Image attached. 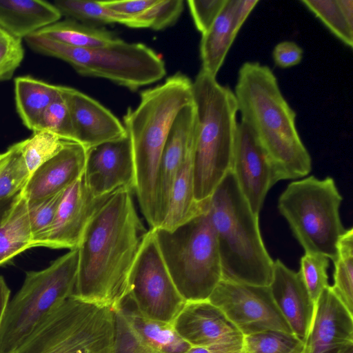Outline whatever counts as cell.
<instances>
[{
  "mask_svg": "<svg viewBox=\"0 0 353 353\" xmlns=\"http://www.w3.org/2000/svg\"><path fill=\"white\" fill-rule=\"evenodd\" d=\"M132 194L114 192L90 220L77 248L75 297L115 310L128 295L130 273L148 231Z\"/></svg>",
  "mask_w": 353,
  "mask_h": 353,
  "instance_id": "6da1fadb",
  "label": "cell"
},
{
  "mask_svg": "<svg viewBox=\"0 0 353 353\" xmlns=\"http://www.w3.org/2000/svg\"><path fill=\"white\" fill-rule=\"evenodd\" d=\"M86 149L80 143L66 141L62 150L39 167L22 190L27 201L42 199L65 190L83 176Z\"/></svg>",
  "mask_w": 353,
  "mask_h": 353,
  "instance_id": "44dd1931",
  "label": "cell"
},
{
  "mask_svg": "<svg viewBox=\"0 0 353 353\" xmlns=\"http://www.w3.org/2000/svg\"><path fill=\"white\" fill-rule=\"evenodd\" d=\"M350 345H353V314L329 285L315 303L303 353H338Z\"/></svg>",
  "mask_w": 353,
  "mask_h": 353,
  "instance_id": "e0dca14e",
  "label": "cell"
},
{
  "mask_svg": "<svg viewBox=\"0 0 353 353\" xmlns=\"http://www.w3.org/2000/svg\"><path fill=\"white\" fill-rule=\"evenodd\" d=\"M113 310L112 353H186L192 347L172 324L145 317L134 305L128 307L125 299Z\"/></svg>",
  "mask_w": 353,
  "mask_h": 353,
  "instance_id": "4fadbf2b",
  "label": "cell"
},
{
  "mask_svg": "<svg viewBox=\"0 0 353 353\" xmlns=\"http://www.w3.org/2000/svg\"><path fill=\"white\" fill-rule=\"evenodd\" d=\"M58 9L42 0H0V28L25 38L61 17Z\"/></svg>",
  "mask_w": 353,
  "mask_h": 353,
  "instance_id": "cb8c5ba5",
  "label": "cell"
},
{
  "mask_svg": "<svg viewBox=\"0 0 353 353\" xmlns=\"http://www.w3.org/2000/svg\"><path fill=\"white\" fill-rule=\"evenodd\" d=\"M60 91L70 113L75 141L86 150L127 134L121 121L95 99L70 87L60 85Z\"/></svg>",
  "mask_w": 353,
  "mask_h": 353,
  "instance_id": "d6986e66",
  "label": "cell"
},
{
  "mask_svg": "<svg viewBox=\"0 0 353 353\" xmlns=\"http://www.w3.org/2000/svg\"><path fill=\"white\" fill-rule=\"evenodd\" d=\"M329 259L316 253H306L300 260V274L314 304L321 292L329 286Z\"/></svg>",
  "mask_w": 353,
  "mask_h": 353,
  "instance_id": "d590c367",
  "label": "cell"
},
{
  "mask_svg": "<svg viewBox=\"0 0 353 353\" xmlns=\"http://www.w3.org/2000/svg\"><path fill=\"white\" fill-rule=\"evenodd\" d=\"M338 353H353V345L343 348Z\"/></svg>",
  "mask_w": 353,
  "mask_h": 353,
  "instance_id": "bcb514c9",
  "label": "cell"
},
{
  "mask_svg": "<svg viewBox=\"0 0 353 353\" xmlns=\"http://www.w3.org/2000/svg\"><path fill=\"white\" fill-rule=\"evenodd\" d=\"M30 176L17 143L0 153V201L23 190Z\"/></svg>",
  "mask_w": 353,
  "mask_h": 353,
  "instance_id": "4dcf8cb0",
  "label": "cell"
},
{
  "mask_svg": "<svg viewBox=\"0 0 353 353\" xmlns=\"http://www.w3.org/2000/svg\"><path fill=\"white\" fill-rule=\"evenodd\" d=\"M172 325L192 347L242 343L241 333L208 300L186 302Z\"/></svg>",
  "mask_w": 353,
  "mask_h": 353,
  "instance_id": "ac0fdd59",
  "label": "cell"
},
{
  "mask_svg": "<svg viewBox=\"0 0 353 353\" xmlns=\"http://www.w3.org/2000/svg\"><path fill=\"white\" fill-rule=\"evenodd\" d=\"M204 209L172 230L152 229L167 268L186 301L208 300L222 280L216 233Z\"/></svg>",
  "mask_w": 353,
  "mask_h": 353,
  "instance_id": "8992f818",
  "label": "cell"
},
{
  "mask_svg": "<svg viewBox=\"0 0 353 353\" xmlns=\"http://www.w3.org/2000/svg\"><path fill=\"white\" fill-rule=\"evenodd\" d=\"M236 0L226 3L210 28L202 34L200 42L201 70L216 77L237 35L233 14Z\"/></svg>",
  "mask_w": 353,
  "mask_h": 353,
  "instance_id": "d4e9b609",
  "label": "cell"
},
{
  "mask_svg": "<svg viewBox=\"0 0 353 353\" xmlns=\"http://www.w3.org/2000/svg\"><path fill=\"white\" fill-rule=\"evenodd\" d=\"M53 5L61 16L83 23L96 26L117 23L134 28L133 17L118 14L105 7L100 1L55 0Z\"/></svg>",
  "mask_w": 353,
  "mask_h": 353,
  "instance_id": "83f0119b",
  "label": "cell"
},
{
  "mask_svg": "<svg viewBox=\"0 0 353 353\" xmlns=\"http://www.w3.org/2000/svg\"><path fill=\"white\" fill-rule=\"evenodd\" d=\"M183 0H158L147 10L134 17L136 28L160 30L172 26L183 12Z\"/></svg>",
  "mask_w": 353,
  "mask_h": 353,
  "instance_id": "8d00e7d4",
  "label": "cell"
},
{
  "mask_svg": "<svg viewBox=\"0 0 353 353\" xmlns=\"http://www.w3.org/2000/svg\"><path fill=\"white\" fill-rule=\"evenodd\" d=\"M300 343L293 335L263 331L243 336L240 353H288Z\"/></svg>",
  "mask_w": 353,
  "mask_h": 353,
  "instance_id": "e575fe53",
  "label": "cell"
},
{
  "mask_svg": "<svg viewBox=\"0 0 353 353\" xmlns=\"http://www.w3.org/2000/svg\"><path fill=\"white\" fill-rule=\"evenodd\" d=\"M10 290L4 278L0 276V327L9 302Z\"/></svg>",
  "mask_w": 353,
  "mask_h": 353,
  "instance_id": "ee69618b",
  "label": "cell"
},
{
  "mask_svg": "<svg viewBox=\"0 0 353 353\" xmlns=\"http://www.w3.org/2000/svg\"><path fill=\"white\" fill-rule=\"evenodd\" d=\"M343 198L330 176H310L290 183L278 201V209L306 253L334 261L337 243L346 229L339 208Z\"/></svg>",
  "mask_w": 353,
  "mask_h": 353,
  "instance_id": "ba28073f",
  "label": "cell"
},
{
  "mask_svg": "<svg viewBox=\"0 0 353 353\" xmlns=\"http://www.w3.org/2000/svg\"><path fill=\"white\" fill-rule=\"evenodd\" d=\"M341 13L351 28L353 29V1L336 0Z\"/></svg>",
  "mask_w": 353,
  "mask_h": 353,
  "instance_id": "f6af8a7d",
  "label": "cell"
},
{
  "mask_svg": "<svg viewBox=\"0 0 353 353\" xmlns=\"http://www.w3.org/2000/svg\"><path fill=\"white\" fill-rule=\"evenodd\" d=\"M192 102V81L178 72L163 83L142 91L138 105L128 108L123 116L133 148L134 193L150 229L159 228L163 221L158 185L165 141L179 112Z\"/></svg>",
  "mask_w": 353,
  "mask_h": 353,
  "instance_id": "3957f363",
  "label": "cell"
},
{
  "mask_svg": "<svg viewBox=\"0 0 353 353\" xmlns=\"http://www.w3.org/2000/svg\"><path fill=\"white\" fill-rule=\"evenodd\" d=\"M83 179L96 197L136 188V171L132 141L127 133L123 137L86 150Z\"/></svg>",
  "mask_w": 353,
  "mask_h": 353,
  "instance_id": "9a60e30c",
  "label": "cell"
},
{
  "mask_svg": "<svg viewBox=\"0 0 353 353\" xmlns=\"http://www.w3.org/2000/svg\"><path fill=\"white\" fill-rule=\"evenodd\" d=\"M68 141L48 131H37L17 143L30 175L42 164L57 154Z\"/></svg>",
  "mask_w": 353,
  "mask_h": 353,
  "instance_id": "f546056e",
  "label": "cell"
},
{
  "mask_svg": "<svg viewBox=\"0 0 353 353\" xmlns=\"http://www.w3.org/2000/svg\"><path fill=\"white\" fill-rule=\"evenodd\" d=\"M128 284V296L134 307L150 319L172 324L186 303L170 274L152 229L143 238Z\"/></svg>",
  "mask_w": 353,
  "mask_h": 353,
  "instance_id": "8fae6325",
  "label": "cell"
},
{
  "mask_svg": "<svg viewBox=\"0 0 353 353\" xmlns=\"http://www.w3.org/2000/svg\"><path fill=\"white\" fill-rule=\"evenodd\" d=\"M208 301L243 336L269 330L294 336L275 304L269 286L221 280Z\"/></svg>",
  "mask_w": 353,
  "mask_h": 353,
  "instance_id": "7c38bea8",
  "label": "cell"
},
{
  "mask_svg": "<svg viewBox=\"0 0 353 353\" xmlns=\"http://www.w3.org/2000/svg\"><path fill=\"white\" fill-rule=\"evenodd\" d=\"M34 34L67 46L81 48L103 47L119 39L105 29L71 19L58 21L41 28Z\"/></svg>",
  "mask_w": 353,
  "mask_h": 353,
  "instance_id": "4316f807",
  "label": "cell"
},
{
  "mask_svg": "<svg viewBox=\"0 0 353 353\" xmlns=\"http://www.w3.org/2000/svg\"><path fill=\"white\" fill-rule=\"evenodd\" d=\"M234 94L244 123L266 151L282 180L312 170L311 157L296 126V113L284 98L272 70L248 61L239 68Z\"/></svg>",
  "mask_w": 353,
  "mask_h": 353,
  "instance_id": "7a4b0ae2",
  "label": "cell"
},
{
  "mask_svg": "<svg viewBox=\"0 0 353 353\" xmlns=\"http://www.w3.org/2000/svg\"><path fill=\"white\" fill-rule=\"evenodd\" d=\"M227 0H188V6L194 26L201 34L212 25Z\"/></svg>",
  "mask_w": 353,
  "mask_h": 353,
  "instance_id": "f35d334b",
  "label": "cell"
},
{
  "mask_svg": "<svg viewBox=\"0 0 353 353\" xmlns=\"http://www.w3.org/2000/svg\"><path fill=\"white\" fill-rule=\"evenodd\" d=\"M43 130L52 132L63 140L76 142L70 113L61 91L44 110L32 132Z\"/></svg>",
  "mask_w": 353,
  "mask_h": 353,
  "instance_id": "836d02e7",
  "label": "cell"
},
{
  "mask_svg": "<svg viewBox=\"0 0 353 353\" xmlns=\"http://www.w3.org/2000/svg\"><path fill=\"white\" fill-rule=\"evenodd\" d=\"M241 343L221 344L207 347H191L186 353H240Z\"/></svg>",
  "mask_w": 353,
  "mask_h": 353,
  "instance_id": "7bdbcfd3",
  "label": "cell"
},
{
  "mask_svg": "<svg viewBox=\"0 0 353 353\" xmlns=\"http://www.w3.org/2000/svg\"><path fill=\"white\" fill-rule=\"evenodd\" d=\"M24 57L21 39L0 28V81L10 80Z\"/></svg>",
  "mask_w": 353,
  "mask_h": 353,
  "instance_id": "74e56055",
  "label": "cell"
},
{
  "mask_svg": "<svg viewBox=\"0 0 353 353\" xmlns=\"http://www.w3.org/2000/svg\"><path fill=\"white\" fill-rule=\"evenodd\" d=\"M208 210L216 236L222 280L269 286L274 261L263 242L259 215L250 208L231 170L208 199Z\"/></svg>",
  "mask_w": 353,
  "mask_h": 353,
  "instance_id": "277c9868",
  "label": "cell"
},
{
  "mask_svg": "<svg viewBox=\"0 0 353 353\" xmlns=\"http://www.w3.org/2000/svg\"><path fill=\"white\" fill-rule=\"evenodd\" d=\"M269 288L275 304L294 336L304 343L311 326L315 304L300 272L290 269L276 259L274 261Z\"/></svg>",
  "mask_w": 353,
  "mask_h": 353,
  "instance_id": "ffe728a7",
  "label": "cell"
},
{
  "mask_svg": "<svg viewBox=\"0 0 353 353\" xmlns=\"http://www.w3.org/2000/svg\"><path fill=\"white\" fill-rule=\"evenodd\" d=\"M64 190L42 199L27 201L34 247H43Z\"/></svg>",
  "mask_w": 353,
  "mask_h": 353,
  "instance_id": "1f68e13d",
  "label": "cell"
},
{
  "mask_svg": "<svg viewBox=\"0 0 353 353\" xmlns=\"http://www.w3.org/2000/svg\"><path fill=\"white\" fill-rule=\"evenodd\" d=\"M110 195L94 196L83 176L71 184L63 193L43 247L70 250L78 248L90 220Z\"/></svg>",
  "mask_w": 353,
  "mask_h": 353,
  "instance_id": "2e32d148",
  "label": "cell"
},
{
  "mask_svg": "<svg viewBox=\"0 0 353 353\" xmlns=\"http://www.w3.org/2000/svg\"><path fill=\"white\" fill-rule=\"evenodd\" d=\"M114 310L72 295L10 353H112Z\"/></svg>",
  "mask_w": 353,
  "mask_h": 353,
  "instance_id": "30bf717a",
  "label": "cell"
},
{
  "mask_svg": "<svg viewBox=\"0 0 353 353\" xmlns=\"http://www.w3.org/2000/svg\"><path fill=\"white\" fill-rule=\"evenodd\" d=\"M301 3L345 46L353 47V29L343 17L336 0H301Z\"/></svg>",
  "mask_w": 353,
  "mask_h": 353,
  "instance_id": "d6a6232c",
  "label": "cell"
},
{
  "mask_svg": "<svg viewBox=\"0 0 353 353\" xmlns=\"http://www.w3.org/2000/svg\"><path fill=\"white\" fill-rule=\"evenodd\" d=\"M331 289L353 314V229H346L337 243V253Z\"/></svg>",
  "mask_w": 353,
  "mask_h": 353,
  "instance_id": "f1b7e54d",
  "label": "cell"
},
{
  "mask_svg": "<svg viewBox=\"0 0 353 353\" xmlns=\"http://www.w3.org/2000/svg\"><path fill=\"white\" fill-rule=\"evenodd\" d=\"M303 53V49L295 42L284 41L274 47L272 57L276 66L287 68L299 64L302 59Z\"/></svg>",
  "mask_w": 353,
  "mask_h": 353,
  "instance_id": "ab89813d",
  "label": "cell"
},
{
  "mask_svg": "<svg viewBox=\"0 0 353 353\" xmlns=\"http://www.w3.org/2000/svg\"><path fill=\"white\" fill-rule=\"evenodd\" d=\"M158 0H128V1H100L105 7L115 12L128 17L139 15L151 6Z\"/></svg>",
  "mask_w": 353,
  "mask_h": 353,
  "instance_id": "60d3db41",
  "label": "cell"
},
{
  "mask_svg": "<svg viewBox=\"0 0 353 353\" xmlns=\"http://www.w3.org/2000/svg\"><path fill=\"white\" fill-rule=\"evenodd\" d=\"M34 52L61 59L79 74L108 79L131 90L150 85L166 74L161 57L141 43L121 39L99 48H76L34 33L24 38Z\"/></svg>",
  "mask_w": 353,
  "mask_h": 353,
  "instance_id": "52a82bcc",
  "label": "cell"
},
{
  "mask_svg": "<svg viewBox=\"0 0 353 353\" xmlns=\"http://www.w3.org/2000/svg\"><path fill=\"white\" fill-rule=\"evenodd\" d=\"M230 170L250 208L259 215L268 192L282 178L266 151L241 121L238 124Z\"/></svg>",
  "mask_w": 353,
  "mask_h": 353,
  "instance_id": "5bb4252c",
  "label": "cell"
},
{
  "mask_svg": "<svg viewBox=\"0 0 353 353\" xmlns=\"http://www.w3.org/2000/svg\"><path fill=\"white\" fill-rule=\"evenodd\" d=\"M34 248L22 190L0 201V265Z\"/></svg>",
  "mask_w": 353,
  "mask_h": 353,
  "instance_id": "603a6c76",
  "label": "cell"
},
{
  "mask_svg": "<svg viewBox=\"0 0 353 353\" xmlns=\"http://www.w3.org/2000/svg\"><path fill=\"white\" fill-rule=\"evenodd\" d=\"M78 249L40 271L26 272L24 282L8 302L0 327V353H10L64 301L73 294Z\"/></svg>",
  "mask_w": 353,
  "mask_h": 353,
  "instance_id": "9c48e42d",
  "label": "cell"
},
{
  "mask_svg": "<svg viewBox=\"0 0 353 353\" xmlns=\"http://www.w3.org/2000/svg\"><path fill=\"white\" fill-rule=\"evenodd\" d=\"M196 126L194 148V194L209 199L231 169L239 123L234 92L200 70L192 81Z\"/></svg>",
  "mask_w": 353,
  "mask_h": 353,
  "instance_id": "5b68a950",
  "label": "cell"
},
{
  "mask_svg": "<svg viewBox=\"0 0 353 353\" xmlns=\"http://www.w3.org/2000/svg\"><path fill=\"white\" fill-rule=\"evenodd\" d=\"M196 114L192 102L176 117L165 141L159 172V199L163 221L166 216L176 172L196 136Z\"/></svg>",
  "mask_w": 353,
  "mask_h": 353,
  "instance_id": "7402d4cb",
  "label": "cell"
},
{
  "mask_svg": "<svg viewBox=\"0 0 353 353\" xmlns=\"http://www.w3.org/2000/svg\"><path fill=\"white\" fill-rule=\"evenodd\" d=\"M258 3V0H236L233 14V23L237 33Z\"/></svg>",
  "mask_w": 353,
  "mask_h": 353,
  "instance_id": "b9f144b4",
  "label": "cell"
},
{
  "mask_svg": "<svg viewBox=\"0 0 353 353\" xmlns=\"http://www.w3.org/2000/svg\"><path fill=\"white\" fill-rule=\"evenodd\" d=\"M60 85L30 76L14 79L16 108L23 125L33 131L46 108L59 96Z\"/></svg>",
  "mask_w": 353,
  "mask_h": 353,
  "instance_id": "484cf974",
  "label": "cell"
}]
</instances>
